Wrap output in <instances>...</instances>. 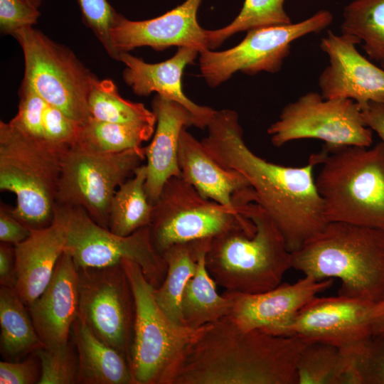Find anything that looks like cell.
I'll return each mask as SVG.
<instances>
[{
  "instance_id": "obj_37",
  "label": "cell",
  "mask_w": 384,
  "mask_h": 384,
  "mask_svg": "<svg viewBox=\"0 0 384 384\" xmlns=\"http://www.w3.org/2000/svg\"><path fill=\"white\" fill-rule=\"evenodd\" d=\"M83 20L112 58L110 28L117 12L107 0H77Z\"/></svg>"
},
{
  "instance_id": "obj_20",
  "label": "cell",
  "mask_w": 384,
  "mask_h": 384,
  "mask_svg": "<svg viewBox=\"0 0 384 384\" xmlns=\"http://www.w3.org/2000/svg\"><path fill=\"white\" fill-rule=\"evenodd\" d=\"M79 293L77 267L64 252L43 292L28 306L36 331L46 348L67 343L78 316Z\"/></svg>"
},
{
  "instance_id": "obj_30",
  "label": "cell",
  "mask_w": 384,
  "mask_h": 384,
  "mask_svg": "<svg viewBox=\"0 0 384 384\" xmlns=\"http://www.w3.org/2000/svg\"><path fill=\"white\" fill-rule=\"evenodd\" d=\"M341 34L354 38L384 69V0H354L343 10Z\"/></svg>"
},
{
  "instance_id": "obj_13",
  "label": "cell",
  "mask_w": 384,
  "mask_h": 384,
  "mask_svg": "<svg viewBox=\"0 0 384 384\" xmlns=\"http://www.w3.org/2000/svg\"><path fill=\"white\" fill-rule=\"evenodd\" d=\"M78 316L102 341L129 363L136 302L122 263L103 267H77Z\"/></svg>"
},
{
  "instance_id": "obj_39",
  "label": "cell",
  "mask_w": 384,
  "mask_h": 384,
  "mask_svg": "<svg viewBox=\"0 0 384 384\" xmlns=\"http://www.w3.org/2000/svg\"><path fill=\"white\" fill-rule=\"evenodd\" d=\"M41 13L38 8L23 0H0V28L4 34L16 31L36 23Z\"/></svg>"
},
{
  "instance_id": "obj_40",
  "label": "cell",
  "mask_w": 384,
  "mask_h": 384,
  "mask_svg": "<svg viewBox=\"0 0 384 384\" xmlns=\"http://www.w3.org/2000/svg\"><path fill=\"white\" fill-rule=\"evenodd\" d=\"M41 375V361L36 351L22 361L0 362L1 384H38Z\"/></svg>"
},
{
  "instance_id": "obj_41",
  "label": "cell",
  "mask_w": 384,
  "mask_h": 384,
  "mask_svg": "<svg viewBox=\"0 0 384 384\" xmlns=\"http://www.w3.org/2000/svg\"><path fill=\"white\" fill-rule=\"evenodd\" d=\"M30 233L31 229L11 213V208L1 203L0 207L1 242L16 245L25 240Z\"/></svg>"
},
{
  "instance_id": "obj_45",
  "label": "cell",
  "mask_w": 384,
  "mask_h": 384,
  "mask_svg": "<svg viewBox=\"0 0 384 384\" xmlns=\"http://www.w3.org/2000/svg\"><path fill=\"white\" fill-rule=\"evenodd\" d=\"M26 3L28 4L31 6H35L36 8H38L42 2V0H23Z\"/></svg>"
},
{
  "instance_id": "obj_25",
  "label": "cell",
  "mask_w": 384,
  "mask_h": 384,
  "mask_svg": "<svg viewBox=\"0 0 384 384\" xmlns=\"http://www.w3.org/2000/svg\"><path fill=\"white\" fill-rule=\"evenodd\" d=\"M210 240L206 238L176 243L162 253L167 271L161 284L154 288V296L162 311L178 325L185 326L181 309L183 291L195 274L201 252L208 247Z\"/></svg>"
},
{
  "instance_id": "obj_2",
  "label": "cell",
  "mask_w": 384,
  "mask_h": 384,
  "mask_svg": "<svg viewBox=\"0 0 384 384\" xmlns=\"http://www.w3.org/2000/svg\"><path fill=\"white\" fill-rule=\"evenodd\" d=\"M307 343L245 330L227 316L196 330L166 384H297V365Z\"/></svg>"
},
{
  "instance_id": "obj_6",
  "label": "cell",
  "mask_w": 384,
  "mask_h": 384,
  "mask_svg": "<svg viewBox=\"0 0 384 384\" xmlns=\"http://www.w3.org/2000/svg\"><path fill=\"white\" fill-rule=\"evenodd\" d=\"M315 178L328 222L384 231V144L328 153Z\"/></svg>"
},
{
  "instance_id": "obj_22",
  "label": "cell",
  "mask_w": 384,
  "mask_h": 384,
  "mask_svg": "<svg viewBox=\"0 0 384 384\" xmlns=\"http://www.w3.org/2000/svg\"><path fill=\"white\" fill-rule=\"evenodd\" d=\"M152 111L156 127L151 143L145 147V189L154 205L165 183L171 177L181 176L178 164L180 136L183 128L194 126V119L182 105L158 94L152 100Z\"/></svg>"
},
{
  "instance_id": "obj_14",
  "label": "cell",
  "mask_w": 384,
  "mask_h": 384,
  "mask_svg": "<svg viewBox=\"0 0 384 384\" xmlns=\"http://www.w3.org/2000/svg\"><path fill=\"white\" fill-rule=\"evenodd\" d=\"M64 252L76 267H103L131 260L154 288L161 284L167 271L164 257L152 245L149 226L119 235L99 225L80 207L70 209Z\"/></svg>"
},
{
  "instance_id": "obj_17",
  "label": "cell",
  "mask_w": 384,
  "mask_h": 384,
  "mask_svg": "<svg viewBox=\"0 0 384 384\" xmlns=\"http://www.w3.org/2000/svg\"><path fill=\"white\" fill-rule=\"evenodd\" d=\"M357 44L353 38L328 31L320 48L329 63L318 84L324 98H348L362 110L370 102L384 103V69L362 55Z\"/></svg>"
},
{
  "instance_id": "obj_9",
  "label": "cell",
  "mask_w": 384,
  "mask_h": 384,
  "mask_svg": "<svg viewBox=\"0 0 384 384\" xmlns=\"http://www.w3.org/2000/svg\"><path fill=\"white\" fill-rule=\"evenodd\" d=\"M12 36L23 53V82L78 124L92 117L88 96L94 75L72 50L32 26Z\"/></svg>"
},
{
  "instance_id": "obj_21",
  "label": "cell",
  "mask_w": 384,
  "mask_h": 384,
  "mask_svg": "<svg viewBox=\"0 0 384 384\" xmlns=\"http://www.w3.org/2000/svg\"><path fill=\"white\" fill-rule=\"evenodd\" d=\"M199 54L196 49L178 47L171 58L158 63H148L129 53H122L118 60L125 68L122 77L125 83L139 96H148L156 92L185 107L192 114L194 126L207 127L215 110L194 103L188 98L182 89V75L184 68Z\"/></svg>"
},
{
  "instance_id": "obj_43",
  "label": "cell",
  "mask_w": 384,
  "mask_h": 384,
  "mask_svg": "<svg viewBox=\"0 0 384 384\" xmlns=\"http://www.w3.org/2000/svg\"><path fill=\"white\" fill-rule=\"evenodd\" d=\"M365 124L384 144V103L370 102L362 110Z\"/></svg>"
},
{
  "instance_id": "obj_10",
  "label": "cell",
  "mask_w": 384,
  "mask_h": 384,
  "mask_svg": "<svg viewBox=\"0 0 384 384\" xmlns=\"http://www.w3.org/2000/svg\"><path fill=\"white\" fill-rule=\"evenodd\" d=\"M145 159L143 146L102 153L75 144L64 159L56 205L82 208L96 223L109 229L110 206L115 191Z\"/></svg>"
},
{
  "instance_id": "obj_26",
  "label": "cell",
  "mask_w": 384,
  "mask_h": 384,
  "mask_svg": "<svg viewBox=\"0 0 384 384\" xmlns=\"http://www.w3.org/2000/svg\"><path fill=\"white\" fill-rule=\"evenodd\" d=\"M208 248L201 252L195 274L188 282L181 299L183 324L192 329L229 316L233 304V298L227 291L222 295L216 291L217 284L206 267Z\"/></svg>"
},
{
  "instance_id": "obj_32",
  "label": "cell",
  "mask_w": 384,
  "mask_h": 384,
  "mask_svg": "<svg viewBox=\"0 0 384 384\" xmlns=\"http://www.w3.org/2000/svg\"><path fill=\"white\" fill-rule=\"evenodd\" d=\"M154 129L101 121L90 117L78 124L76 144L99 152L117 153L142 146Z\"/></svg>"
},
{
  "instance_id": "obj_4",
  "label": "cell",
  "mask_w": 384,
  "mask_h": 384,
  "mask_svg": "<svg viewBox=\"0 0 384 384\" xmlns=\"http://www.w3.org/2000/svg\"><path fill=\"white\" fill-rule=\"evenodd\" d=\"M241 211L255 228H236L211 238L206 267L216 284L226 291L267 292L279 285L292 268V252L272 218L257 203H244Z\"/></svg>"
},
{
  "instance_id": "obj_8",
  "label": "cell",
  "mask_w": 384,
  "mask_h": 384,
  "mask_svg": "<svg viewBox=\"0 0 384 384\" xmlns=\"http://www.w3.org/2000/svg\"><path fill=\"white\" fill-rule=\"evenodd\" d=\"M136 302L129 366L134 384H166L170 373L196 329L170 320L157 304L154 287L135 262L121 261Z\"/></svg>"
},
{
  "instance_id": "obj_28",
  "label": "cell",
  "mask_w": 384,
  "mask_h": 384,
  "mask_svg": "<svg viewBox=\"0 0 384 384\" xmlns=\"http://www.w3.org/2000/svg\"><path fill=\"white\" fill-rule=\"evenodd\" d=\"M146 176V166L142 164L115 191L109 210L111 232L127 236L150 225L154 205L145 189Z\"/></svg>"
},
{
  "instance_id": "obj_23",
  "label": "cell",
  "mask_w": 384,
  "mask_h": 384,
  "mask_svg": "<svg viewBox=\"0 0 384 384\" xmlns=\"http://www.w3.org/2000/svg\"><path fill=\"white\" fill-rule=\"evenodd\" d=\"M178 164L181 176L203 197L230 208H237L234 196L249 187L246 178L220 166L186 127L181 131Z\"/></svg>"
},
{
  "instance_id": "obj_38",
  "label": "cell",
  "mask_w": 384,
  "mask_h": 384,
  "mask_svg": "<svg viewBox=\"0 0 384 384\" xmlns=\"http://www.w3.org/2000/svg\"><path fill=\"white\" fill-rule=\"evenodd\" d=\"M78 124L59 109L46 102L43 117L44 139L71 146L77 142Z\"/></svg>"
},
{
  "instance_id": "obj_31",
  "label": "cell",
  "mask_w": 384,
  "mask_h": 384,
  "mask_svg": "<svg viewBox=\"0 0 384 384\" xmlns=\"http://www.w3.org/2000/svg\"><path fill=\"white\" fill-rule=\"evenodd\" d=\"M297 384H353L348 351L324 343H308L297 365Z\"/></svg>"
},
{
  "instance_id": "obj_1",
  "label": "cell",
  "mask_w": 384,
  "mask_h": 384,
  "mask_svg": "<svg viewBox=\"0 0 384 384\" xmlns=\"http://www.w3.org/2000/svg\"><path fill=\"white\" fill-rule=\"evenodd\" d=\"M201 142L223 167L235 170L248 181L257 203L280 231L292 252L329 223L324 201L314 177V169L327 152L312 154L299 167L279 165L258 156L246 145L238 113L215 110Z\"/></svg>"
},
{
  "instance_id": "obj_15",
  "label": "cell",
  "mask_w": 384,
  "mask_h": 384,
  "mask_svg": "<svg viewBox=\"0 0 384 384\" xmlns=\"http://www.w3.org/2000/svg\"><path fill=\"white\" fill-rule=\"evenodd\" d=\"M376 303L341 295L316 296L278 335L296 337L306 343H324L342 350H352L373 335Z\"/></svg>"
},
{
  "instance_id": "obj_42",
  "label": "cell",
  "mask_w": 384,
  "mask_h": 384,
  "mask_svg": "<svg viewBox=\"0 0 384 384\" xmlns=\"http://www.w3.org/2000/svg\"><path fill=\"white\" fill-rule=\"evenodd\" d=\"M17 282L14 245L0 244V284L15 289Z\"/></svg>"
},
{
  "instance_id": "obj_35",
  "label": "cell",
  "mask_w": 384,
  "mask_h": 384,
  "mask_svg": "<svg viewBox=\"0 0 384 384\" xmlns=\"http://www.w3.org/2000/svg\"><path fill=\"white\" fill-rule=\"evenodd\" d=\"M348 351L354 384H384V336L372 335Z\"/></svg>"
},
{
  "instance_id": "obj_19",
  "label": "cell",
  "mask_w": 384,
  "mask_h": 384,
  "mask_svg": "<svg viewBox=\"0 0 384 384\" xmlns=\"http://www.w3.org/2000/svg\"><path fill=\"white\" fill-rule=\"evenodd\" d=\"M70 209L56 205L50 225L31 229L29 236L14 245L17 272L15 290L26 306L43 292L64 252Z\"/></svg>"
},
{
  "instance_id": "obj_29",
  "label": "cell",
  "mask_w": 384,
  "mask_h": 384,
  "mask_svg": "<svg viewBox=\"0 0 384 384\" xmlns=\"http://www.w3.org/2000/svg\"><path fill=\"white\" fill-rule=\"evenodd\" d=\"M91 116L98 120L155 128L156 116L142 103L133 102L120 96L111 80H100L93 75L88 96Z\"/></svg>"
},
{
  "instance_id": "obj_34",
  "label": "cell",
  "mask_w": 384,
  "mask_h": 384,
  "mask_svg": "<svg viewBox=\"0 0 384 384\" xmlns=\"http://www.w3.org/2000/svg\"><path fill=\"white\" fill-rule=\"evenodd\" d=\"M41 366L38 384H75L78 373V354L73 338L63 345L43 347L36 351Z\"/></svg>"
},
{
  "instance_id": "obj_27",
  "label": "cell",
  "mask_w": 384,
  "mask_h": 384,
  "mask_svg": "<svg viewBox=\"0 0 384 384\" xmlns=\"http://www.w3.org/2000/svg\"><path fill=\"white\" fill-rule=\"evenodd\" d=\"M0 349L6 361H19L45 347L40 339L27 306L15 289L0 288Z\"/></svg>"
},
{
  "instance_id": "obj_16",
  "label": "cell",
  "mask_w": 384,
  "mask_h": 384,
  "mask_svg": "<svg viewBox=\"0 0 384 384\" xmlns=\"http://www.w3.org/2000/svg\"><path fill=\"white\" fill-rule=\"evenodd\" d=\"M202 0H186L166 13L151 19L131 21L117 14L110 28L113 58L138 47L161 50L171 46L188 47L199 52L208 48L207 30L199 25L198 9Z\"/></svg>"
},
{
  "instance_id": "obj_5",
  "label": "cell",
  "mask_w": 384,
  "mask_h": 384,
  "mask_svg": "<svg viewBox=\"0 0 384 384\" xmlns=\"http://www.w3.org/2000/svg\"><path fill=\"white\" fill-rule=\"evenodd\" d=\"M70 146L31 137L0 122V189L16 196L11 213L30 229L53 222L65 154Z\"/></svg>"
},
{
  "instance_id": "obj_7",
  "label": "cell",
  "mask_w": 384,
  "mask_h": 384,
  "mask_svg": "<svg viewBox=\"0 0 384 384\" xmlns=\"http://www.w3.org/2000/svg\"><path fill=\"white\" fill-rule=\"evenodd\" d=\"M203 197L181 176L170 178L154 203L149 228L157 252L181 242L213 238L236 228L254 229L255 224L241 211Z\"/></svg>"
},
{
  "instance_id": "obj_11",
  "label": "cell",
  "mask_w": 384,
  "mask_h": 384,
  "mask_svg": "<svg viewBox=\"0 0 384 384\" xmlns=\"http://www.w3.org/2000/svg\"><path fill=\"white\" fill-rule=\"evenodd\" d=\"M271 142L279 147L289 142L316 139L328 153L345 146L369 147L373 131L365 124L359 105L348 98L325 99L307 92L287 104L267 129Z\"/></svg>"
},
{
  "instance_id": "obj_33",
  "label": "cell",
  "mask_w": 384,
  "mask_h": 384,
  "mask_svg": "<svg viewBox=\"0 0 384 384\" xmlns=\"http://www.w3.org/2000/svg\"><path fill=\"white\" fill-rule=\"evenodd\" d=\"M285 0H245L237 17L228 25L207 30L208 48L220 46L235 33L252 29L292 23L284 9Z\"/></svg>"
},
{
  "instance_id": "obj_18",
  "label": "cell",
  "mask_w": 384,
  "mask_h": 384,
  "mask_svg": "<svg viewBox=\"0 0 384 384\" xmlns=\"http://www.w3.org/2000/svg\"><path fill=\"white\" fill-rule=\"evenodd\" d=\"M333 281L304 276L293 284L281 283L261 293L227 291L233 301L229 316L245 330L259 329L278 335L309 301L329 288Z\"/></svg>"
},
{
  "instance_id": "obj_24",
  "label": "cell",
  "mask_w": 384,
  "mask_h": 384,
  "mask_svg": "<svg viewBox=\"0 0 384 384\" xmlns=\"http://www.w3.org/2000/svg\"><path fill=\"white\" fill-rule=\"evenodd\" d=\"M71 334L78 354L77 384H134L126 357L100 339L78 316Z\"/></svg>"
},
{
  "instance_id": "obj_36",
  "label": "cell",
  "mask_w": 384,
  "mask_h": 384,
  "mask_svg": "<svg viewBox=\"0 0 384 384\" xmlns=\"http://www.w3.org/2000/svg\"><path fill=\"white\" fill-rule=\"evenodd\" d=\"M19 97L18 112L9 122L31 137L44 139L43 117L46 102L23 82Z\"/></svg>"
},
{
  "instance_id": "obj_44",
  "label": "cell",
  "mask_w": 384,
  "mask_h": 384,
  "mask_svg": "<svg viewBox=\"0 0 384 384\" xmlns=\"http://www.w3.org/2000/svg\"><path fill=\"white\" fill-rule=\"evenodd\" d=\"M372 334L373 335L384 336V297L376 303Z\"/></svg>"
},
{
  "instance_id": "obj_3",
  "label": "cell",
  "mask_w": 384,
  "mask_h": 384,
  "mask_svg": "<svg viewBox=\"0 0 384 384\" xmlns=\"http://www.w3.org/2000/svg\"><path fill=\"white\" fill-rule=\"evenodd\" d=\"M292 265L318 280L339 279L338 295L376 303L384 297V231L329 222L292 252Z\"/></svg>"
},
{
  "instance_id": "obj_12",
  "label": "cell",
  "mask_w": 384,
  "mask_h": 384,
  "mask_svg": "<svg viewBox=\"0 0 384 384\" xmlns=\"http://www.w3.org/2000/svg\"><path fill=\"white\" fill-rule=\"evenodd\" d=\"M333 21L331 12L321 10L296 23L262 27L247 31L237 46L222 51L199 52L200 71L210 87L228 80L234 73L254 75L260 72L277 73L289 55L293 41L317 33Z\"/></svg>"
}]
</instances>
